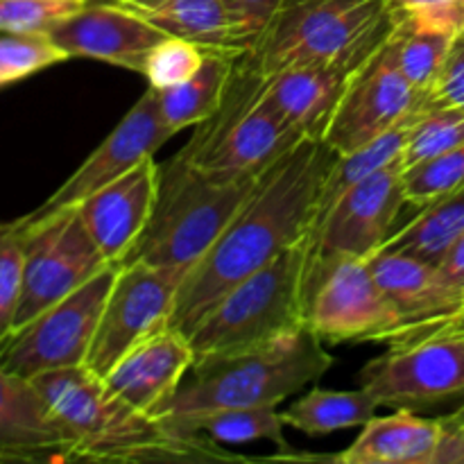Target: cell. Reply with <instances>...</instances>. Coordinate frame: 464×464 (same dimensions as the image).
I'll use <instances>...</instances> for the list:
<instances>
[{"label": "cell", "instance_id": "6da1fadb", "mask_svg": "<svg viewBox=\"0 0 464 464\" xmlns=\"http://www.w3.org/2000/svg\"><path fill=\"white\" fill-rule=\"evenodd\" d=\"M335 157L322 140L304 139L263 172L238 213L181 281L170 329L190 335L227 290L311 238L322 184Z\"/></svg>", "mask_w": 464, "mask_h": 464}, {"label": "cell", "instance_id": "7a4b0ae2", "mask_svg": "<svg viewBox=\"0 0 464 464\" xmlns=\"http://www.w3.org/2000/svg\"><path fill=\"white\" fill-rule=\"evenodd\" d=\"M30 381L71 440L72 460L199 462L234 458V453L213 449L207 438L166 435L157 420L131 411L113 397L104 381L86 365L41 372Z\"/></svg>", "mask_w": 464, "mask_h": 464}, {"label": "cell", "instance_id": "3957f363", "mask_svg": "<svg viewBox=\"0 0 464 464\" xmlns=\"http://www.w3.org/2000/svg\"><path fill=\"white\" fill-rule=\"evenodd\" d=\"M331 365L334 356L308 326L263 347L198 358L154 420L225 408L279 406L322 379Z\"/></svg>", "mask_w": 464, "mask_h": 464}, {"label": "cell", "instance_id": "277c9868", "mask_svg": "<svg viewBox=\"0 0 464 464\" xmlns=\"http://www.w3.org/2000/svg\"><path fill=\"white\" fill-rule=\"evenodd\" d=\"M263 172L216 175L175 154L159 166L154 213L122 266L140 261L188 275L238 213Z\"/></svg>", "mask_w": 464, "mask_h": 464}, {"label": "cell", "instance_id": "5b68a950", "mask_svg": "<svg viewBox=\"0 0 464 464\" xmlns=\"http://www.w3.org/2000/svg\"><path fill=\"white\" fill-rule=\"evenodd\" d=\"M390 30L388 0H285L258 48L245 54L266 75L299 66L356 68Z\"/></svg>", "mask_w": 464, "mask_h": 464}, {"label": "cell", "instance_id": "8992f818", "mask_svg": "<svg viewBox=\"0 0 464 464\" xmlns=\"http://www.w3.org/2000/svg\"><path fill=\"white\" fill-rule=\"evenodd\" d=\"M306 261L304 240L227 290L188 335L195 361L263 347L304 329Z\"/></svg>", "mask_w": 464, "mask_h": 464}, {"label": "cell", "instance_id": "52a82bcc", "mask_svg": "<svg viewBox=\"0 0 464 464\" xmlns=\"http://www.w3.org/2000/svg\"><path fill=\"white\" fill-rule=\"evenodd\" d=\"M267 75L238 54L220 109L199 122L179 157L225 177L258 175L304 140L266 95Z\"/></svg>", "mask_w": 464, "mask_h": 464}, {"label": "cell", "instance_id": "ba28073f", "mask_svg": "<svg viewBox=\"0 0 464 464\" xmlns=\"http://www.w3.org/2000/svg\"><path fill=\"white\" fill-rule=\"evenodd\" d=\"M358 383L394 411L464 401V313L411 343L390 344L358 372Z\"/></svg>", "mask_w": 464, "mask_h": 464}, {"label": "cell", "instance_id": "9c48e42d", "mask_svg": "<svg viewBox=\"0 0 464 464\" xmlns=\"http://www.w3.org/2000/svg\"><path fill=\"white\" fill-rule=\"evenodd\" d=\"M306 326L329 344L385 343L399 331V315L381 290L370 258L306 261Z\"/></svg>", "mask_w": 464, "mask_h": 464}, {"label": "cell", "instance_id": "30bf717a", "mask_svg": "<svg viewBox=\"0 0 464 464\" xmlns=\"http://www.w3.org/2000/svg\"><path fill=\"white\" fill-rule=\"evenodd\" d=\"M18 222L25 229V267L12 334L109 266L75 207Z\"/></svg>", "mask_w": 464, "mask_h": 464}, {"label": "cell", "instance_id": "8fae6325", "mask_svg": "<svg viewBox=\"0 0 464 464\" xmlns=\"http://www.w3.org/2000/svg\"><path fill=\"white\" fill-rule=\"evenodd\" d=\"M116 275L118 266H107L30 324L9 334L0 344V365L23 379H32L41 372L84 365Z\"/></svg>", "mask_w": 464, "mask_h": 464}, {"label": "cell", "instance_id": "7c38bea8", "mask_svg": "<svg viewBox=\"0 0 464 464\" xmlns=\"http://www.w3.org/2000/svg\"><path fill=\"white\" fill-rule=\"evenodd\" d=\"M184 276L181 270L140 261L118 267L84 365L104 379L136 344L166 329Z\"/></svg>", "mask_w": 464, "mask_h": 464}, {"label": "cell", "instance_id": "4fadbf2b", "mask_svg": "<svg viewBox=\"0 0 464 464\" xmlns=\"http://www.w3.org/2000/svg\"><path fill=\"white\" fill-rule=\"evenodd\" d=\"M424 104V95L399 68L390 39L353 68L322 143L338 157L383 136Z\"/></svg>", "mask_w": 464, "mask_h": 464}, {"label": "cell", "instance_id": "5bb4252c", "mask_svg": "<svg viewBox=\"0 0 464 464\" xmlns=\"http://www.w3.org/2000/svg\"><path fill=\"white\" fill-rule=\"evenodd\" d=\"M403 163L397 161L352 186L308 238V263L372 258L394 234L403 195Z\"/></svg>", "mask_w": 464, "mask_h": 464}, {"label": "cell", "instance_id": "9a60e30c", "mask_svg": "<svg viewBox=\"0 0 464 464\" xmlns=\"http://www.w3.org/2000/svg\"><path fill=\"white\" fill-rule=\"evenodd\" d=\"M172 136L175 131L166 125L161 109H159L157 91L148 86L139 102L113 127L111 134L59 186L57 193L50 195V199L44 207H39V211L32 213V218H44L50 213L63 211V208L77 207L95 190L104 188L134 166H139L140 161L154 157V152L166 145Z\"/></svg>", "mask_w": 464, "mask_h": 464}, {"label": "cell", "instance_id": "2e32d148", "mask_svg": "<svg viewBox=\"0 0 464 464\" xmlns=\"http://www.w3.org/2000/svg\"><path fill=\"white\" fill-rule=\"evenodd\" d=\"M50 41L71 57L107 62L111 66L143 75L152 50L166 39V32L122 3L86 0L75 14L63 18Z\"/></svg>", "mask_w": 464, "mask_h": 464}, {"label": "cell", "instance_id": "e0dca14e", "mask_svg": "<svg viewBox=\"0 0 464 464\" xmlns=\"http://www.w3.org/2000/svg\"><path fill=\"white\" fill-rule=\"evenodd\" d=\"M370 266L399 315V331L390 344L411 343L462 313L464 290L433 263L381 249L370 258Z\"/></svg>", "mask_w": 464, "mask_h": 464}, {"label": "cell", "instance_id": "ac0fdd59", "mask_svg": "<svg viewBox=\"0 0 464 464\" xmlns=\"http://www.w3.org/2000/svg\"><path fill=\"white\" fill-rule=\"evenodd\" d=\"M157 193L159 163L150 157L75 207L109 266H122L139 243L154 213Z\"/></svg>", "mask_w": 464, "mask_h": 464}, {"label": "cell", "instance_id": "d6986e66", "mask_svg": "<svg viewBox=\"0 0 464 464\" xmlns=\"http://www.w3.org/2000/svg\"><path fill=\"white\" fill-rule=\"evenodd\" d=\"M193 362L188 335L166 326L125 353L102 381L125 406L154 420Z\"/></svg>", "mask_w": 464, "mask_h": 464}, {"label": "cell", "instance_id": "ffe728a7", "mask_svg": "<svg viewBox=\"0 0 464 464\" xmlns=\"http://www.w3.org/2000/svg\"><path fill=\"white\" fill-rule=\"evenodd\" d=\"M0 460H72V444L30 379L0 365Z\"/></svg>", "mask_w": 464, "mask_h": 464}, {"label": "cell", "instance_id": "44dd1931", "mask_svg": "<svg viewBox=\"0 0 464 464\" xmlns=\"http://www.w3.org/2000/svg\"><path fill=\"white\" fill-rule=\"evenodd\" d=\"M352 66H299L267 75L266 95L285 121L311 140H322Z\"/></svg>", "mask_w": 464, "mask_h": 464}, {"label": "cell", "instance_id": "7402d4cb", "mask_svg": "<svg viewBox=\"0 0 464 464\" xmlns=\"http://www.w3.org/2000/svg\"><path fill=\"white\" fill-rule=\"evenodd\" d=\"M440 420L397 408L392 415H374L352 447L326 460L338 464H433Z\"/></svg>", "mask_w": 464, "mask_h": 464}, {"label": "cell", "instance_id": "603a6c76", "mask_svg": "<svg viewBox=\"0 0 464 464\" xmlns=\"http://www.w3.org/2000/svg\"><path fill=\"white\" fill-rule=\"evenodd\" d=\"M163 433L170 438L190 440L208 438L218 444H247L267 440L281 451L279 460H288L290 444L284 438V420L276 406L256 408H225V411L202 412V415L177 417V420H157Z\"/></svg>", "mask_w": 464, "mask_h": 464}, {"label": "cell", "instance_id": "cb8c5ba5", "mask_svg": "<svg viewBox=\"0 0 464 464\" xmlns=\"http://www.w3.org/2000/svg\"><path fill=\"white\" fill-rule=\"evenodd\" d=\"M236 59V53L207 50L202 66L190 80L166 91L154 89L163 121L175 134L186 127H198L220 109L234 77Z\"/></svg>", "mask_w": 464, "mask_h": 464}, {"label": "cell", "instance_id": "d4e9b609", "mask_svg": "<svg viewBox=\"0 0 464 464\" xmlns=\"http://www.w3.org/2000/svg\"><path fill=\"white\" fill-rule=\"evenodd\" d=\"M381 403L367 390H308L288 411L281 412L285 426L306 433L311 438L340 433L349 429H362Z\"/></svg>", "mask_w": 464, "mask_h": 464}, {"label": "cell", "instance_id": "484cf974", "mask_svg": "<svg viewBox=\"0 0 464 464\" xmlns=\"http://www.w3.org/2000/svg\"><path fill=\"white\" fill-rule=\"evenodd\" d=\"M420 111L408 116L406 121L399 122L397 127L385 131L383 136L374 139L372 143L362 145V148L353 150V152L349 154H343V157H335L334 166L329 168V172H326L324 177V184H322L320 202H317V213H315V222H313V229L320 225L322 218L335 207V202H338V199L352 188V186L361 184L362 179L372 177L374 172L401 161L403 150H406L408 134H411V127Z\"/></svg>", "mask_w": 464, "mask_h": 464}, {"label": "cell", "instance_id": "4316f807", "mask_svg": "<svg viewBox=\"0 0 464 464\" xmlns=\"http://www.w3.org/2000/svg\"><path fill=\"white\" fill-rule=\"evenodd\" d=\"M143 16L168 36L190 41L204 50L243 54L236 45L225 0H166Z\"/></svg>", "mask_w": 464, "mask_h": 464}, {"label": "cell", "instance_id": "83f0119b", "mask_svg": "<svg viewBox=\"0 0 464 464\" xmlns=\"http://www.w3.org/2000/svg\"><path fill=\"white\" fill-rule=\"evenodd\" d=\"M464 231V188L420 208L415 218L390 236L381 249L408 254L438 266Z\"/></svg>", "mask_w": 464, "mask_h": 464}, {"label": "cell", "instance_id": "f1b7e54d", "mask_svg": "<svg viewBox=\"0 0 464 464\" xmlns=\"http://www.w3.org/2000/svg\"><path fill=\"white\" fill-rule=\"evenodd\" d=\"M388 39L406 80L421 95H426V91L433 86L435 77L442 71L449 50L458 36L430 30V27H420L403 18H392V30H390Z\"/></svg>", "mask_w": 464, "mask_h": 464}, {"label": "cell", "instance_id": "f546056e", "mask_svg": "<svg viewBox=\"0 0 464 464\" xmlns=\"http://www.w3.org/2000/svg\"><path fill=\"white\" fill-rule=\"evenodd\" d=\"M403 195L406 204L424 208L438 199L464 188V145L451 152L403 168Z\"/></svg>", "mask_w": 464, "mask_h": 464}, {"label": "cell", "instance_id": "4dcf8cb0", "mask_svg": "<svg viewBox=\"0 0 464 464\" xmlns=\"http://www.w3.org/2000/svg\"><path fill=\"white\" fill-rule=\"evenodd\" d=\"M460 145H464V111L424 107L412 122L401 163L403 168H411Z\"/></svg>", "mask_w": 464, "mask_h": 464}, {"label": "cell", "instance_id": "1f68e13d", "mask_svg": "<svg viewBox=\"0 0 464 464\" xmlns=\"http://www.w3.org/2000/svg\"><path fill=\"white\" fill-rule=\"evenodd\" d=\"M66 59L68 54L45 34H3L0 36V86L30 77L32 72H39Z\"/></svg>", "mask_w": 464, "mask_h": 464}, {"label": "cell", "instance_id": "d6a6232c", "mask_svg": "<svg viewBox=\"0 0 464 464\" xmlns=\"http://www.w3.org/2000/svg\"><path fill=\"white\" fill-rule=\"evenodd\" d=\"M23 267H25V229L21 222H14L0 234V344L14 329V317L23 293Z\"/></svg>", "mask_w": 464, "mask_h": 464}, {"label": "cell", "instance_id": "836d02e7", "mask_svg": "<svg viewBox=\"0 0 464 464\" xmlns=\"http://www.w3.org/2000/svg\"><path fill=\"white\" fill-rule=\"evenodd\" d=\"M84 3L86 0H0V32L48 36Z\"/></svg>", "mask_w": 464, "mask_h": 464}, {"label": "cell", "instance_id": "e575fe53", "mask_svg": "<svg viewBox=\"0 0 464 464\" xmlns=\"http://www.w3.org/2000/svg\"><path fill=\"white\" fill-rule=\"evenodd\" d=\"M204 57H207V50L199 45L177 39V36H166L150 54L143 75L152 89H172L190 80L199 71Z\"/></svg>", "mask_w": 464, "mask_h": 464}, {"label": "cell", "instance_id": "d590c367", "mask_svg": "<svg viewBox=\"0 0 464 464\" xmlns=\"http://www.w3.org/2000/svg\"><path fill=\"white\" fill-rule=\"evenodd\" d=\"M285 0H225L240 53L258 48Z\"/></svg>", "mask_w": 464, "mask_h": 464}, {"label": "cell", "instance_id": "8d00e7d4", "mask_svg": "<svg viewBox=\"0 0 464 464\" xmlns=\"http://www.w3.org/2000/svg\"><path fill=\"white\" fill-rule=\"evenodd\" d=\"M392 18H403L420 27L460 36L464 30V0H388Z\"/></svg>", "mask_w": 464, "mask_h": 464}, {"label": "cell", "instance_id": "74e56055", "mask_svg": "<svg viewBox=\"0 0 464 464\" xmlns=\"http://www.w3.org/2000/svg\"><path fill=\"white\" fill-rule=\"evenodd\" d=\"M424 104L429 109H460L464 111V39L453 41L442 71L433 86L426 91Z\"/></svg>", "mask_w": 464, "mask_h": 464}, {"label": "cell", "instance_id": "f35d334b", "mask_svg": "<svg viewBox=\"0 0 464 464\" xmlns=\"http://www.w3.org/2000/svg\"><path fill=\"white\" fill-rule=\"evenodd\" d=\"M440 438L433 464H464V401L456 412L438 417Z\"/></svg>", "mask_w": 464, "mask_h": 464}, {"label": "cell", "instance_id": "ab89813d", "mask_svg": "<svg viewBox=\"0 0 464 464\" xmlns=\"http://www.w3.org/2000/svg\"><path fill=\"white\" fill-rule=\"evenodd\" d=\"M438 267L453 285L464 290V231L453 240V245L447 249Z\"/></svg>", "mask_w": 464, "mask_h": 464}, {"label": "cell", "instance_id": "60d3db41", "mask_svg": "<svg viewBox=\"0 0 464 464\" xmlns=\"http://www.w3.org/2000/svg\"><path fill=\"white\" fill-rule=\"evenodd\" d=\"M118 3L127 5V7H131V9H136V12L145 14V12H152V9L161 7L166 0H118Z\"/></svg>", "mask_w": 464, "mask_h": 464}, {"label": "cell", "instance_id": "b9f144b4", "mask_svg": "<svg viewBox=\"0 0 464 464\" xmlns=\"http://www.w3.org/2000/svg\"><path fill=\"white\" fill-rule=\"evenodd\" d=\"M5 227H7V225H0V234H3V231H5Z\"/></svg>", "mask_w": 464, "mask_h": 464}, {"label": "cell", "instance_id": "7bdbcfd3", "mask_svg": "<svg viewBox=\"0 0 464 464\" xmlns=\"http://www.w3.org/2000/svg\"><path fill=\"white\" fill-rule=\"evenodd\" d=\"M460 36H462V39H464V30H462V34H460Z\"/></svg>", "mask_w": 464, "mask_h": 464}, {"label": "cell", "instance_id": "ee69618b", "mask_svg": "<svg viewBox=\"0 0 464 464\" xmlns=\"http://www.w3.org/2000/svg\"><path fill=\"white\" fill-rule=\"evenodd\" d=\"M462 313H464V308H462Z\"/></svg>", "mask_w": 464, "mask_h": 464}]
</instances>
